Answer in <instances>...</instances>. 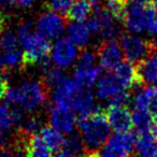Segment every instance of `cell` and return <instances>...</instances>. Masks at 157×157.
<instances>
[{"mask_svg":"<svg viewBox=\"0 0 157 157\" xmlns=\"http://www.w3.org/2000/svg\"><path fill=\"white\" fill-rule=\"evenodd\" d=\"M96 95L98 99L107 101L108 105H126L130 100L129 90L111 72H107L99 78L96 84Z\"/></svg>","mask_w":157,"mask_h":157,"instance_id":"obj_4","label":"cell"},{"mask_svg":"<svg viewBox=\"0 0 157 157\" xmlns=\"http://www.w3.org/2000/svg\"><path fill=\"white\" fill-rule=\"evenodd\" d=\"M75 0H48L46 2V8L48 10L55 12L57 14H67L71 6Z\"/></svg>","mask_w":157,"mask_h":157,"instance_id":"obj_31","label":"cell"},{"mask_svg":"<svg viewBox=\"0 0 157 157\" xmlns=\"http://www.w3.org/2000/svg\"><path fill=\"white\" fill-rule=\"evenodd\" d=\"M132 122L138 133H145L153 130L155 120L153 114L145 110H132Z\"/></svg>","mask_w":157,"mask_h":157,"instance_id":"obj_26","label":"cell"},{"mask_svg":"<svg viewBox=\"0 0 157 157\" xmlns=\"http://www.w3.org/2000/svg\"><path fill=\"white\" fill-rule=\"evenodd\" d=\"M40 137L52 152H59L63 148L66 138L63 133L57 131L51 126H44L40 129Z\"/></svg>","mask_w":157,"mask_h":157,"instance_id":"obj_25","label":"cell"},{"mask_svg":"<svg viewBox=\"0 0 157 157\" xmlns=\"http://www.w3.org/2000/svg\"><path fill=\"white\" fill-rule=\"evenodd\" d=\"M16 36L24 54L25 67L48 60V55L52 51L50 42L38 33H35L30 23L21 24L17 27Z\"/></svg>","mask_w":157,"mask_h":157,"instance_id":"obj_3","label":"cell"},{"mask_svg":"<svg viewBox=\"0 0 157 157\" xmlns=\"http://www.w3.org/2000/svg\"><path fill=\"white\" fill-rule=\"evenodd\" d=\"M67 33L68 38L78 48H85L90 44L92 33L85 22H71L67 26Z\"/></svg>","mask_w":157,"mask_h":157,"instance_id":"obj_20","label":"cell"},{"mask_svg":"<svg viewBox=\"0 0 157 157\" xmlns=\"http://www.w3.org/2000/svg\"><path fill=\"white\" fill-rule=\"evenodd\" d=\"M48 97V87L43 81L27 80L6 92V102L23 111L33 112L42 105Z\"/></svg>","mask_w":157,"mask_h":157,"instance_id":"obj_2","label":"cell"},{"mask_svg":"<svg viewBox=\"0 0 157 157\" xmlns=\"http://www.w3.org/2000/svg\"><path fill=\"white\" fill-rule=\"evenodd\" d=\"M78 127L87 152H98L111 137L112 129L101 109L78 117Z\"/></svg>","mask_w":157,"mask_h":157,"instance_id":"obj_1","label":"cell"},{"mask_svg":"<svg viewBox=\"0 0 157 157\" xmlns=\"http://www.w3.org/2000/svg\"><path fill=\"white\" fill-rule=\"evenodd\" d=\"M0 48L3 66L9 69H21L25 67L24 54L16 33H13L11 29H5L0 41Z\"/></svg>","mask_w":157,"mask_h":157,"instance_id":"obj_6","label":"cell"},{"mask_svg":"<svg viewBox=\"0 0 157 157\" xmlns=\"http://www.w3.org/2000/svg\"><path fill=\"white\" fill-rule=\"evenodd\" d=\"M120 45L123 51L124 57L127 61L137 65L144 59L157 45L152 41H147L144 38L137 35L127 33H123L120 37Z\"/></svg>","mask_w":157,"mask_h":157,"instance_id":"obj_5","label":"cell"},{"mask_svg":"<svg viewBox=\"0 0 157 157\" xmlns=\"http://www.w3.org/2000/svg\"><path fill=\"white\" fill-rule=\"evenodd\" d=\"M42 68H43V83L48 88H55L67 78L63 69L56 67L53 63H50V60L42 63Z\"/></svg>","mask_w":157,"mask_h":157,"instance_id":"obj_24","label":"cell"},{"mask_svg":"<svg viewBox=\"0 0 157 157\" xmlns=\"http://www.w3.org/2000/svg\"><path fill=\"white\" fill-rule=\"evenodd\" d=\"M135 152L136 157H157V126L150 132L138 133Z\"/></svg>","mask_w":157,"mask_h":157,"instance_id":"obj_15","label":"cell"},{"mask_svg":"<svg viewBox=\"0 0 157 157\" xmlns=\"http://www.w3.org/2000/svg\"><path fill=\"white\" fill-rule=\"evenodd\" d=\"M136 66L142 85H155L157 83V48Z\"/></svg>","mask_w":157,"mask_h":157,"instance_id":"obj_16","label":"cell"},{"mask_svg":"<svg viewBox=\"0 0 157 157\" xmlns=\"http://www.w3.org/2000/svg\"><path fill=\"white\" fill-rule=\"evenodd\" d=\"M97 59L100 63V68L107 72L115 70L123 63V51L116 41L102 42L96 50Z\"/></svg>","mask_w":157,"mask_h":157,"instance_id":"obj_11","label":"cell"},{"mask_svg":"<svg viewBox=\"0 0 157 157\" xmlns=\"http://www.w3.org/2000/svg\"><path fill=\"white\" fill-rule=\"evenodd\" d=\"M27 157H53L52 151L48 148L40 135H33L25 141Z\"/></svg>","mask_w":157,"mask_h":157,"instance_id":"obj_22","label":"cell"},{"mask_svg":"<svg viewBox=\"0 0 157 157\" xmlns=\"http://www.w3.org/2000/svg\"><path fill=\"white\" fill-rule=\"evenodd\" d=\"M0 157H13V152H12V146L7 148H2L0 151Z\"/></svg>","mask_w":157,"mask_h":157,"instance_id":"obj_35","label":"cell"},{"mask_svg":"<svg viewBox=\"0 0 157 157\" xmlns=\"http://www.w3.org/2000/svg\"><path fill=\"white\" fill-rule=\"evenodd\" d=\"M13 6H15L14 0H0V8L2 9H10Z\"/></svg>","mask_w":157,"mask_h":157,"instance_id":"obj_34","label":"cell"},{"mask_svg":"<svg viewBox=\"0 0 157 157\" xmlns=\"http://www.w3.org/2000/svg\"><path fill=\"white\" fill-rule=\"evenodd\" d=\"M105 116L115 133L130 132L132 129V113L126 105H108Z\"/></svg>","mask_w":157,"mask_h":157,"instance_id":"obj_12","label":"cell"},{"mask_svg":"<svg viewBox=\"0 0 157 157\" xmlns=\"http://www.w3.org/2000/svg\"><path fill=\"white\" fill-rule=\"evenodd\" d=\"M83 88L73 78H67L65 81L54 88L52 94V105L57 109L71 111V105L75 96Z\"/></svg>","mask_w":157,"mask_h":157,"instance_id":"obj_9","label":"cell"},{"mask_svg":"<svg viewBox=\"0 0 157 157\" xmlns=\"http://www.w3.org/2000/svg\"><path fill=\"white\" fill-rule=\"evenodd\" d=\"M100 67H92L87 68V69H74L73 76L72 78L78 82L83 88L90 90L92 86L98 82L99 78H100Z\"/></svg>","mask_w":157,"mask_h":157,"instance_id":"obj_23","label":"cell"},{"mask_svg":"<svg viewBox=\"0 0 157 157\" xmlns=\"http://www.w3.org/2000/svg\"><path fill=\"white\" fill-rule=\"evenodd\" d=\"M63 150L66 151L71 157H83L87 152L80 133L74 132L69 135L68 138H66Z\"/></svg>","mask_w":157,"mask_h":157,"instance_id":"obj_27","label":"cell"},{"mask_svg":"<svg viewBox=\"0 0 157 157\" xmlns=\"http://www.w3.org/2000/svg\"><path fill=\"white\" fill-rule=\"evenodd\" d=\"M16 142L15 139L11 136V131H8L6 129L0 127V148H7L14 145Z\"/></svg>","mask_w":157,"mask_h":157,"instance_id":"obj_32","label":"cell"},{"mask_svg":"<svg viewBox=\"0 0 157 157\" xmlns=\"http://www.w3.org/2000/svg\"><path fill=\"white\" fill-rule=\"evenodd\" d=\"M78 57V46L69 38H59L51 51V59L53 65L63 69L74 63Z\"/></svg>","mask_w":157,"mask_h":157,"instance_id":"obj_10","label":"cell"},{"mask_svg":"<svg viewBox=\"0 0 157 157\" xmlns=\"http://www.w3.org/2000/svg\"><path fill=\"white\" fill-rule=\"evenodd\" d=\"M114 75L116 76L118 82L128 90L135 86H143L141 83V80H140L136 63H129L127 60L123 61L114 70Z\"/></svg>","mask_w":157,"mask_h":157,"instance_id":"obj_17","label":"cell"},{"mask_svg":"<svg viewBox=\"0 0 157 157\" xmlns=\"http://www.w3.org/2000/svg\"><path fill=\"white\" fill-rule=\"evenodd\" d=\"M97 60V55L95 52L92 51H83L81 54L78 55L76 59V69H87V68L95 67V63Z\"/></svg>","mask_w":157,"mask_h":157,"instance_id":"obj_30","label":"cell"},{"mask_svg":"<svg viewBox=\"0 0 157 157\" xmlns=\"http://www.w3.org/2000/svg\"><path fill=\"white\" fill-rule=\"evenodd\" d=\"M48 122H50L51 127L56 129L63 135H71L75 128L76 118L72 111L57 109L51 105Z\"/></svg>","mask_w":157,"mask_h":157,"instance_id":"obj_14","label":"cell"},{"mask_svg":"<svg viewBox=\"0 0 157 157\" xmlns=\"http://www.w3.org/2000/svg\"><path fill=\"white\" fill-rule=\"evenodd\" d=\"M36 0H14L15 2V6L20 8H29L33 5Z\"/></svg>","mask_w":157,"mask_h":157,"instance_id":"obj_33","label":"cell"},{"mask_svg":"<svg viewBox=\"0 0 157 157\" xmlns=\"http://www.w3.org/2000/svg\"><path fill=\"white\" fill-rule=\"evenodd\" d=\"M98 110H100V108L96 107L94 95L90 90H82L75 96L71 105V111L78 114L80 117L90 115Z\"/></svg>","mask_w":157,"mask_h":157,"instance_id":"obj_19","label":"cell"},{"mask_svg":"<svg viewBox=\"0 0 157 157\" xmlns=\"http://www.w3.org/2000/svg\"><path fill=\"white\" fill-rule=\"evenodd\" d=\"M37 33L48 41L56 40L63 33L66 29V21L59 14L48 10L42 12L36 24Z\"/></svg>","mask_w":157,"mask_h":157,"instance_id":"obj_8","label":"cell"},{"mask_svg":"<svg viewBox=\"0 0 157 157\" xmlns=\"http://www.w3.org/2000/svg\"><path fill=\"white\" fill-rule=\"evenodd\" d=\"M136 136L132 132L114 133L98 151V157H130L135 150Z\"/></svg>","mask_w":157,"mask_h":157,"instance_id":"obj_7","label":"cell"},{"mask_svg":"<svg viewBox=\"0 0 157 157\" xmlns=\"http://www.w3.org/2000/svg\"><path fill=\"white\" fill-rule=\"evenodd\" d=\"M24 112L20 108L13 107L8 102L0 105V127L11 131L14 127H20L24 121Z\"/></svg>","mask_w":157,"mask_h":157,"instance_id":"obj_18","label":"cell"},{"mask_svg":"<svg viewBox=\"0 0 157 157\" xmlns=\"http://www.w3.org/2000/svg\"><path fill=\"white\" fill-rule=\"evenodd\" d=\"M105 9L113 15L117 22H123L128 0H105Z\"/></svg>","mask_w":157,"mask_h":157,"instance_id":"obj_28","label":"cell"},{"mask_svg":"<svg viewBox=\"0 0 157 157\" xmlns=\"http://www.w3.org/2000/svg\"><path fill=\"white\" fill-rule=\"evenodd\" d=\"M40 121L35 116H28L24 118L20 126V136L24 138H29L36 135L38 130H40Z\"/></svg>","mask_w":157,"mask_h":157,"instance_id":"obj_29","label":"cell"},{"mask_svg":"<svg viewBox=\"0 0 157 157\" xmlns=\"http://www.w3.org/2000/svg\"><path fill=\"white\" fill-rule=\"evenodd\" d=\"M93 12L92 0H75L66 14V17L71 22H84L92 16Z\"/></svg>","mask_w":157,"mask_h":157,"instance_id":"obj_21","label":"cell"},{"mask_svg":"<svg viewBox=\"0 0 157 157\" xmlns=\"http://www.w3.org/2000/svg\"><path fill=\"white\" fill-rule=\"evenodd\" d=\"M122 23L133 35L146 31V5L128 2Z\"/></svg>","mask_w":157,"mask_h":157,"instance_id":"obj_13","label":"cell"},{"mask_svg":"<svg viewBox=\"0 0 157 157\" xmlns=\"http://www.w3.org/2000/svg\"><path fill=\"white\" fill-rule=\"evenodd\" d=\"M153 0H130V2L139 3V5H146V3H150Z\"/></svg>","mask_w":157,"mask_h":157,"instance_id":"obj_36","label":"cell"}]
</instances>
